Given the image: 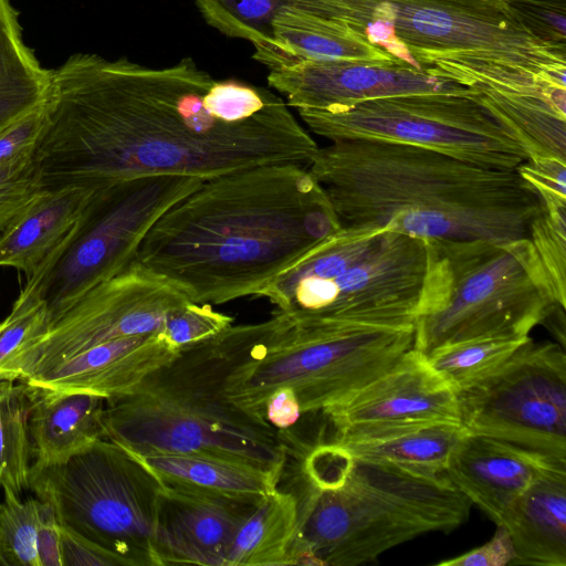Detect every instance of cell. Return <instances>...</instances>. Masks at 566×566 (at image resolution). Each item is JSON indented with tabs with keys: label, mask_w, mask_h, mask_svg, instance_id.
<instances>
[{
	"label": "cell",
	"mask_w": 566,
	"mask_h": 566,
	"mask_svg": "<svg viewBox=\"0 0 566 566\" xmlns=\"http://www.w3.org/2000/svg\"><path fill=\"white\" fill-rule=\"evenodd\" d=\"M33 158L44 190L95 191L156 175L210 179L265 164L308 166L317 143L282 97L216 80L185 57L166 67L75 53L51 70Z\"/></svg>",
	"instance_id": "cell-1"
},
{
	"label": "cell",
	"mask_w": 566,
	"mask_h": 566,
	"mask_svg": "<svg viewBox=\"0 0 566 566\" xmlns=\"http://www.w3.org/2000/svg\"><path fill=\"white\" fill-rule=\"evenodd\" d=\"M340 227L308 166L265 164L203 180L156 220L136 261L220 305L258 296Z\"/></svg>",
	"instance_id": "cell-2"
},
{
	"label": "cell",
	"mask_w": 566,
	"mask_h": 566,
	"mask_svg": "<svg viewBox=\"0 0 566 566\" xmlns=\"http://www.w3.org/2000/svg\"><path fill=\"white\" fill-rule=\"evenodd\" d=\"M308 169L342 226L386 228L426 241L527 238L544 209L516 169L407 144L329 142Z\"/></svg>",
	"instance_id": "cell-3"
},
{
	"label": "cell",
	"mask_w": 566,
	"mask_h": 566,
	"mask_svg": "<svg viewBox=\"0 0 566 566\" xmlns=\"http://www.w3.org/2000/svg\"><path fill=\"white\" fill-rule=\"evenodd\" d=\"M262 322L231 325L179 350L130 394L105 400L103 439L135 454H191L284 472L286 449L265 419L231 402L224 385Z\"/></svg>",
	"instance_id": "cell-4"
},
{
	"label": "cell",
	"mask_w": 566,
	"mask_h": 566,
	"mask_svg": "<svg viewBox=\"0 0 566 566\" xmlns=\"http://www.w3.org/2000/svg\"><path fill=\"white\" fill-rule=\"evenodd\" d=\"M344 2L369 43L429 75L544 96L566 86V48L533 38L512 0Z\"/></svg>",
	"instance_id": "cell-5"
},
{
	"label": "cell",
	"mask_w": 566,
	"mask_h": 566,
	"mask_svg": "<svg viewBox=\"0 0 566 566\" xmlns=\"http://www.w3.org/2000/svg\"><path fill=\"white\" fill-rule=\"evenodd\" d=\"M293 484L297 525L289 565L370 563L420 535L459 527L472 505L444 473L358 460L337 486L296 474Z\"/></svg>",
	"instance_id": "cell-6"
},
{
	"label": "cell",
	"mask_w": 566,
	"mask_h": 566,
	"mask_svg": "<svg viewBox=\"0 0 566 566\" xmlns=\"http://www.w3.org/2000/svg\"><path fill=\"white\" fill-rule=\"evenodd\" d=\"M429 241L342 226L260 293L279 312L345 323L413 326L431 266Z\"/></svg>",
	"instance_id": "cell-7"
},
{
	"label": "cell",
	"mask_w": 566,
	"mask_h": 566,
	"mask_svg": "<svg viewBox=\"0 0 566 566\" xmlns=\"http://www.w3.org/2000/svg\"><path fill=\"white\" fill-rule=\"evenodd\" d=\"M413 342V326L345 323L275 311L228 375L224 395L265 419L270 394L290 387L302 416L323 413L390 369Z\"/></svg>",
	"instance_id": "cell-8"
},
{
	"label": "cell",
	"mask_w": 566,
	"mask_h": 566,
	"mask_svg": "<svg viewBox=\"0 0 566 566\" xmlns=\"http://www.w3.org/2000/svg\"><path fill=\"white\" fill-rule=\"evenodd\" d=\"M429 242L431 266L413 323V348L424 356L471 339L527 337L565 308L528 237Z\"/></svg>",
	"instance_id": "cell-9"
},
{
	"label": "cell",
	"mask_w": 566,
	"mask_h": 566,
	"mask_svg": "<svg viewBox=\"0 0 566 566\" xmlns=\"http://www.w3.org/2000/svg\"><path fill=\"white\" fill-rule=\"evenodd\" d=\"M161 482L134 455L99 439L67 460L31 465L29 490L60 524L122 558L157 566L154 535Z\"/></svg>",
	"instance_id": "cell-10"
},
{
	"label": "cell",
	"mask_w": 566,
	"mask_h": 566,
	"mask_svg": "<svg viewBox=\"0 0 566 566\" xmlns=\"http://www.w3.org/2000/svg\"><path fill=\"white\" fill-rule=\"evenodd\" d=\"M203 180L186 175L145 176L96 191L15 302H42L50 319L57 316L134 263L156 220Z\"/></svg>",
	"instance_id": "cell-11"
},
{
	"label": "cell",
	"mask_w": 566,
	"mask_h": 566,
	"mask_svg": "<svg viewBox=\"0 0 566 566\" xmlns=\"http://www.w3.org/2000/svg\"><path fill=\"white\" fill-rule=\"evenodd\" d=\"M329 142L407 144L501 169L528 159L514 137L469 93H421L365 101L335 111H297Z\"/></svg>",
	"instance_id": "cell-12"
},
{
	"label": "cell",
	"mask_w": 566,
	"mask_h": 566,
	"mask_svg": "<svg viewBox=\"0 0 566 566\" xmlns=\"http://www.w3.org/2000/svg\"><path fill=\"white\" fill-rule=\"evenodd\" d=\"M460 422L483 434L566 461V356L531 337L501 366L457 390Z\"/></svg>",
	"instance_id": "cell-13"
},
{
	"label": "cell",
	"mask_w": 566,
	"mask_h": 566,
	"mask_svg": "<svg viewBox=\"0 0 566 566\" xmlns=\"http://www.w3.org/2000/svg\"><path fill=\"white\" fill-rule=\"evenodd\" d=\"M191 302L186 287L135 261L50 319L46 333L9 360L0 379L21 380L97 344L158 333Z\"/></svg>",
	"instance_id": "cell-14"
},
{
	"label": "cell",
	"mask_w": 566,
	"mask_h": 566,
	"mask_svg": "<svg viewBox=\"0 0 566 566\" xmlns=\"http://www.w3.org/2000/svg\"><path fill=\"white\" fill-rule=\"evenodd\" d=\"M322 415L339 440L424 423H461L455 388L415 348Z\"/></svg>",
	"instance_id": "cell-15"
},
{
	"label": "cell",
	"mask_w": 566,
	"mask_h": 566,
	"mask_svg": "<svg viewBox=\"0 0 566 566\" xmlns=\"http://www.w3.org/2000/svg\"><path fill=\"white\" fill-rule=\"evenodd\" d=\"M268 83L297 111H335L375 98L471 91L398 62L345 60L303 61L270 71Z\"/></svg>",
	"instance_id": "cell-16"
},
{
	"label": "cell",
	"mask_w": 566,
	"mask_h": 566,
	"mask_svg": "<svg viewBox=\"0 0 566 566\" xmlns=\"http://www.w3.org/2000/svg\"><path fill=\"white\" fill-rule=\"evenodd\" d=\"M253 506L163 484L154 535L157 566H226L233 537Z\"/></svg>",
	"instance_id": "cell-17"
},
{
	"label": "cell",
	"mask_w": 566,
	"mask_h": 566,
	"mask_svg": "<svg viewBox=\"0 0 566 566\" xmlns=\"http://www.w3.org/2000/svg\"><path fill=\"white\" fill-rule=\"evenodd\" d=\"M178 353L160 332L122 337L92 346L20 381L108 400L134 391Z\"/></svg>",
	"instance_id": "cell-18"
},
{
	"label": "cell",
	"mask_w": 566,
	"mask_h": 566,
	"mask_svg": "<svg viewBox=\"0 0 566 566\" xmlns=\"http://www.w3.org/2000/svg\"><path fill=\"white\" fill-rule=\"evenodd\" d=\"M556 462L566 461L467 432L452 450L444 474L471 504L500 525L514 502Z\"/></svg>",
	"instance_id": "cell-19"
},
{
	"label": "cell",
	"mask_w": 566,
	"mask_h": 566,
	"mask_svg": "<svg viewBox=\"0 0 566 566\" xmlns=\"http://www.w3.org/2000/svg\"><path fill=\"white\" fill-rule=\"evenodd\" d=\"M252 57L269 71L303 61L397 62L350 22L298 9L274 20L271 41L254 46Z\"/></svg>",
	"instance_id": "cell-20"
},
{
	"label": "cell",
	"mask_w": 566,
	"mask_h": 566,
	"mask_svg": "<svg viewBox=\"0 0 566 566\" xmlns=\"http://www.w3.org/2000/svg\"><path fill=\"white\" fill-rule=\"evenodd\" d=\"M500 525L512 538L513 565L566 566V462L546 468Z\"/></svg>",
	"instance_id": "cell-21"
},
{
	"label": "cell",
	"mask_w": 566,
	"mask_h": 566,
	"mask_svg": "<svg viewBox=\"0 0 566 566\" xmlns=\"http://www.w3.org/2000/svg\"><path fill=\"white\" fill-rule=\"evenodd\" d=\"M25 385L30 398L32 464L63 462L103 439V397Z\"/></svg>",
	"instance_id": "cell-22"
},
{
	"label": "cell",
	"mask_w": 566,
	"mask_h": 566,
	"mask_svg": "<svg viewBox=\"0 0 566 566\" xmlns=\"http://www.w3.org/2000/svg\"><path fill=\"white\" fill-rule=\"evenodd\" d=\"M96 191L81 187L43 190L0 235V266L31 277L67 235Z\"/></svg>",
	"instance_id": "cell-23"
},
{
	"label": "cell",
	"mask_w": 566,
	"mask_h": 566,
	"mask_svg": "<svg viewBox=\"0 0 566 566\" xmlns=\"http://www.w3.org/2000/svg\"><path fill=\"white\" fill-rule=\"evenodd\" d=\"M130 454L161 484L244 505H256L275 491L283 475L282 472L210 457Z\"/></svg>",
	"instance_id": "cell-24"
},
{
	"label": "cell",
	"mask_w": 566,
	"mask_h": 566,
	"mask_svg": "<svg viewBox=\"0 0 566 566\" xmlns=\"http://www.w3.org/2000/svg\"><path fill=\"white\" fill-rule=\"evenodd\" d=\"M473 96L520 144L528 158L566 161V112L543 95L473 86Z\"/></svg>",
	"instance_id": "cell-25"
},
{
	"label": "cell",
	"mask_w": 566,
	"mask_h": 566,
	"mask_svg": "<svg viewBox=\"0 0 566 566\" xmlns=\"http://www.w3.org/2000/svg\"><path fill=\"white\" fill-rule=\"evenodd\" d=\"M467 432L461 423L437 422L332 440L358 461L444 473L452 450Z\"/></svg>",
	"instance_id": "cell-26"
},
{
	"label": "cell",
	"mask_w": 566,
	"mask_h": 566,
	"mask_svg": "<svg viewBox=\"0 0 566 566\" xmlns=\"http://www.w3.org/2000/svg\"><path fill=\"white\" fill-rule=\"evenodd\" d=\"M50 81L23 40L19 12L0 0V133L44 103Z\"/></svg>",
	"instance_id": "cell-27"
},
{
	"label": "cell",
	"mask_w": 566,
	"mask_h": 566,
	"mask_svg": "<svg viewBox=\"0 0 566 566\" xmlns=\"http://www.w3.org/2000/svg\"><path fill=\"white\" fill-rule=\"evenodd\" d=\"M296 525V497L291 490L279 486L243 520L229 548L226 566L289 565Z\"/></svg>",
	"instance_id": "cell-28"
},
{
	"label": "cell",
	"mask_w": 566,
	"mask_h": 566,
	"mask_svg": "<svg viewBox=\"0 0 566 566\" xmlns=\"http://www.w3.org/2000/svg\"><path fill=\"white\" fill-rule=\"evenodd\" d=\"M195 3L207 24L253 46L270 42L274 20L292 9L343 19L358 29L344 0H195Z\"/></svg>",
	"instance_id": "cell-29"
},
{
	"label": "cell",
	"mask_w": 566,
	"mask_h": 566,
	"mask_svg": "<svg viewBox=\"0 0 566 566\" xmlns=\"http://www.w3.org/2000/svg\"><path fill=\"white\" fill-rule=\"evenodd\" d=\"M28 386L0 379V488L15 495L29 490L33 462Z\"/></svg>",
	"instance_id": "cell-30"
},
{
	"label": "cell",
	"mask_w": 566,
	"mask_h": 566,
	"mask_svg": "<svg viewBox=\"0 0 566 566\" xmlns=\"http://www.w3.org/2000/svg\"><path fill=\"white\" fill-rule=\"evenodd\" d=\"M527 337H486L440 347L426 357L455 390L489 375L507 360Z\"/></svg>",
	"instance_id": "cell-31"
},
{
	"label": "cell",
	"mask_w": 566,
	"mask_h": 566,
	"mask_svg": "<svg viewBox=\"0 0 566 566\" xmlns=\"http://www.w3.org/2000/svg\"><path fill=\"white\" fill-rule=\"evenodd\" d=\"M0 503V565L40 566L36 533L41 515V501L20 496L3 490Z\"/></svg>",
	"instance_id": "cell-32"
},
{
	"label": "cell",
	"mask_w": 566,
	"mask_h": 566,
	"mask_svg": "<svg viewBox=\"0 0 566 566\" xmlns=\"http://www.w3.org/2000/svg\"><path fill=\"white\" fill-rule=\"evenodd\" d=\"M556 300L565 307L566 213L545 209L532 221L530 234Z\"/></svg>",
	"instance_id": "cell-33"
},
{
	"label": "cell",
	"mask_w": 566,
	"mask_h": 566,
	"mask_svg": "<svg viewBox=\"0 0 566 566\" xmlns=\"http://www.w3.org/2000/svg\"><path fill=\"white\" fill-rule=\"evenodd\" d=\"M43 190L33 156L0 165V230L3 231Z\"/></svg>",
	"instance_id": "cell-34"
},
{
	"label": "cell",
	"mask_w": 566,
	"mask_h": 566,
	"mask_svg": "<svg viewBox=\"0 0 566 566\" xmlns=\"http://www.w3.org/2000/svg\"><path fill=\"white\" fill-rule=\"evenodd\" d=\"M234 322L210 304L188 303L166 319L160 333L179 350L221 333Z\"/></svg>",
	"instance_id": "cell-35"
},
{
	"label": "cell",
	"mask_w": 566,
	"mask_h": 566,
	"mask_svg": "<svg viewBox=\"0 0 566 566\" xmlns=\"http://www.w3.org/2000/svg\"><path fill=\"white\" fill-rule=\"evenodd\" d=\"M50 323L42 302H14L10 314L0 322V374L18 353L42 337Z\"/></svg>",
	"instance_id": "cell-36"
},
{
	"label": "cell",
	"mask_w": 566,
	"mask_h": 566,
	"mask_svg": "<svg viewBox=\"0 0 566 566\" xmlns=\"http://www.w3.org/2000/svg\"><path fill=\"white\" fill-rule=\"evenodd\" d=\"M516 21L536 40L566 48V0H512Z\"/></svg>",
	"instance_id": "cell-37"
},
{
	"label": "cell",
	"mask_w": 566,
	"mask_h": 566,
	"mask_svg": "<svg viewBox=\"0 0 566 566\" xmlns=\"http://www.w3.org/2000/svg\"><path fill=\"white\" fill-rule=\"evenodd\" d=\"M516 170L541 198L548 213H566V161L534 157Z\"/></svg>",
	"instance_id": "cell-38"
},
{
	"label": "cell",
	"mask_w": 566,
	"mask_h": 566,
	"mask_svg": "<svg viewBox=\"0 0 566 566\" xmlns=\"http://www.w3.org/2000/svg\"><path fill=\"white\" fill-rule=\"evenodd\" d=\"M45 102V101H44ZM48 124L44 103L0 133V165L33 156Z\"/></svg>",
	"instance_id": "cell-39"
},
{
	"label": "cell",
	"mask_w": 566,
	"mask_h": 566,
	"mask_svg": "<svg viewBox=\"0 0 566 566\" xmlns=\"http://www.w3.org/2000/svg\"><path fill=\"white\" fill-rule=\"evenodd\" d=\"M493 537L484 545L460 556L441 560L438 566H506L515 559V549L509 531L496 525Z\"/></svg>",
	"instance_id": "cell-40"
},
{
	"label": "cell",
	"mask_w": 566,
	"mask_h": 566,
	"mask_svg": "<svg viewBox=\"0 0 566 566\" xmlns=\"http://www.w3.org/2000/svg\"><path fill=\"white\" fill-rule=\"evenodd\" d=\"M63 566H126L115 554L62 526Z\"/></svg>",
	"instance_id": "cell-41"
},
{
	"label": "cell",
	"mask_w": 566,
	"mask_h": 566,
	"mask_svg": "<svg viewBox=\"0 0 566 566\" xmlns=\"http://www.w3.org/2000/svg\"><path fill=\"white\" fill-rule=\"evenodd\" d=\"M40 566H63L62 527L52 506L41 501V515L36 533Z\"/></svg>",
	"instance_id": "cell-42"
},
{
	"label": "cell",
	"mask_w": 566,
	"mask_h": 566,
	"mask_svg": "<svg viewBox=\"0 0 566 566\" xmlns=\"http://www.w3.org/2000/svg\"><path fill=\"white\" fill-rule=\"evenodd\" d=\"M264 417L279 433L292 431L302 417L294 390L280 387L271 392L264 402Z\"/></svg>",
	"instance_id": "cell-43"
}]
</instances>
